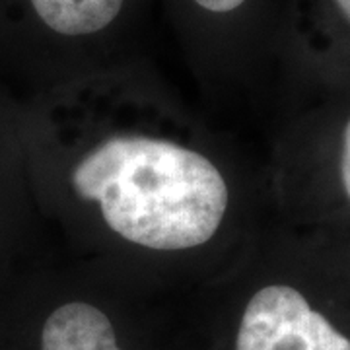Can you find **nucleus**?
<instances>
[{
	"mask_svg": "<svg viewBox=\"0 0 350 350\" xmlns=\"http://www.w3.org/2000/svg\"><path fill=\"white\" fill-rule=\"evenodd\" d=\"M41 350H121L107 315L82 301L61 306L41 331Z\"/></svg>",
	"mask_w": 350,
	"mask_h": 350,
	"instance_id": "obj_3",
	"label": "nucleus"
},
{
	"mask_svg": "<svg viewBox=\"0 0 350 350\" xmlns=\"http://www.w3.org/2000/svg\"><path fill=\"white\" fill-rule=\"evenodd\" d=\"M41 22L61 36H90L111 24L125 0H29Z\"/></svg>",
	"mask_w": 350,
	"mask_h": 350,
	"instance_id": "obj_4",
	"label": "nucleus"
},
{
	"mask_svg": "<svg viewBox=\"0 0 350 350\" xmlns=\"http://www.w3.org/2000/svg\"><path fill=\"white\" fill-rule=\"evenodd\" d=\"M72 187L100 204L113 232L150 250L206 243L228 208L224 177L211 160L146 137L105 140L76 165Z\"/></svg>",
	"mask_w": 350,
	"mask_h": 350,
	"instance_id": "obj_1",
	"label": "nucleus"
},
{
	"mask_svg": "<svg viewBox=\"0 0 350 350\" xmlns=\"http://www.w3.org/2000/svg\"><path fill=\"white\" fill-rule=\"evenodd\" d=\"M200 8L208 10L214 14H224L232 12V10H238L239 6L245 2V0H195Z\"/></svg>",
	"mask_w": 350,
	"mask_h": 350,
	"instance_id": "obj_5",
	"label": "nucleus"
},
{
	"mask_svg": "<svg viewBox=\"0 0 350 350\" xmlns=\"http://www.w3.org/2000/svg\"><path fill=\"white\" fill-rule=\"evenodd\" d=\"M340 172H342V185L350 199V121L345 129V144H342V163H340Z\"/></svg>",
	"mask_w": 350,
	"mask_h": 350,
	"instance_id": "obj_6",
	"label": "nucleus"
},
{
	"mask_svg": "<svg viewBox=\"0 0 350 350\" xmlns=\"http://www.w3.org/2000/svg\"><path fill=\"white\" fill-rule=\"evenodd\" d=\"M238 350H350L319 312L298 290L267 286L247 304L238 331Z\"/></svg>",
	"mask_w": 350,
	"mask_h": 350,
	"instance_id": "obj_2",
	"label": "nucleus"
},
{
	"mask_svg": "<svg viewBox=\"0 0 350 350\" xmlns=\"http://www.w3.org/2000/svg\"><path fill=\"white\" fill-rule=\"evenodd\" d=\"M337 4L340 6V10L345 12V16L350 20V0H337Z\"/></svg>",
	"mask_w": 350,
	"mask_h": 350,
	"instance_id": "obj_7",
	"label": "nucleus"
}]
</instances>
